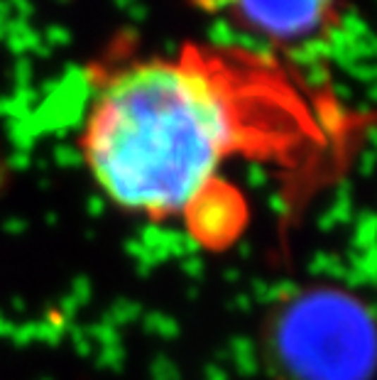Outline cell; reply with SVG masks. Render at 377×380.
Masks as SVG:
<instances>
[{"label":"cell","instance_id":"1","mask_svg":"<svg viewBox=\"0 0 377 380\" xmlns=\"http://www.w3.org/2000/svg\"><path fill=\"white\" fill-rule=\"evenodd\" d=\"M333 133L326 113L270 61L187 44L103 79L81 128V157L113 207L184 223L230 187L223 169L233 160L294 172L323 157Z\"/></svg>","mask_w":377,"mask_h":380},{"label":"cell","instance_id":"2","mask_svg":"<svg viewBox=\"0 0 377 380\" xmlns=\"http://www.w3.org/2000/svg\"><path fill=\"white\" fill-rule=\"evenodd\" d=\"M270 343L292 380H368L373 368L368 309L335 287L302 290L284 302Z\"/></svg>","mask_w":377,"mask_h":380},{"label":"cell","instance_id":"3","mask_svg":"<svg viewBox=\"0 0 377 380\" xmlns=\"http://www.w3.org/2000/svg\"><path fill=\"white\" fill-rule=\"evenodd\" d=\"M340 0H221L228 18L247 35L275 44H302L326 32Z\"/></svg>","mask_w":377,"mask_h":380}]
</instances>
